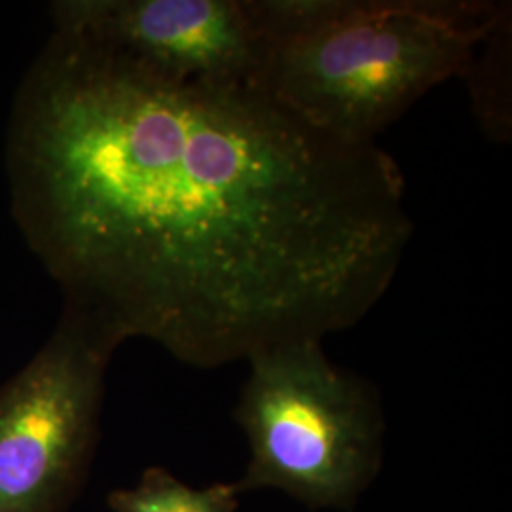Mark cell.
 <instances>
[{
  "label": "cell",
  "mask_w": 512,
  "mask_h": 512,
  "mask_svg": "<svg viewBox=\"0 0 512 512\" xmlns=\"http://www.w3.org/2000/svg\"><path fill=\"white\" fill-rule=\"evenodd\" d=\"M247 365L234 412L249 444L239 492L279 490L311 509H353L382 467L376 389L334 365L321 340L262 349Z\"/></svg>",
  "instance_id": "cell-3"
},
{
  "label": "cell",
  "mask_w": 512,
  "mask_h": 512,
  "mask_svg": "<svg viewBox=\"0 0 512 512\" xmlns=\"http://www.w3.org/2000/svg\"><path fill=\"white\" fill-rule=\"evenodd\" d=\"M67 308L46 346L0 387V512H65L92 461L110 355Z\"/></svg>",
  "instance_id": "cell-4"
},
{
  "label": "cell",
  "mask_w": 512,
  "mask_h": 512,
  "mask_svg": "<svg viewBox=\"0 0 512 512\" xmlns=\"http://www.w3.org/2000/svg\"><path fill=\"white\" fill-rule=\"evenodd\" d=\"M274 48L260 92L310 128L376 145L427 92L465 76L505 23L495 2L262 0Z\"/></svg>",
  "instance_id": "cell-2"
},
{
  "label": "cell",
  "mask_w": 512,
  "mask_h": 512,
  "mask_svg": "<svg viewBox=\"0 0 512 512\" xmlns=\"http://www.w3.org/2000/svg\"><path fill=\"white\" fill-rule=\"evenodd\" d=\"M10 173L67 308L202 368L357 325L414 232L378 145L59 33L19 95Z\"/></svg>",
  "instance_id": "cell-1"
},
{
  "label": "cell",
  "mask_w": 512,
  "mask_h": 512,
  "mask_svg": "<svg viewBox=\"0 0 512 512\" xmlns=\"http://www.w3.org/2000/svg\"><path fill=\"white\" fill-rule=\"evenodd\" d=\"M52 12L59 35L209 88L260 92L274 48L262 0H67Z\"/></svg>",
  "instance_id": "cell-5"
},
{
  "label": "cell",
  "mask_w": 512,
  "mask_h": 512,
  "mask_svg": "<svg viewBox=\"0 0 512 512\" xmlns=\"http://www.w3.org/2000/svg\"><path fill=\"white\" fill-rule=\"evenodd\" d=\"M236 482L192 488L162 467H150L137 486L107 497L112 512H236L241 501Z\"/></svg>",
  "instance_id": "cell-6"
}]
</instances>
